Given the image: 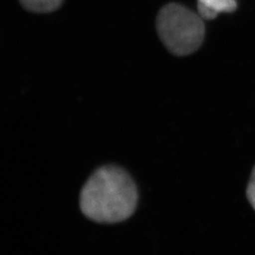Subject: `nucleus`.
I'll return each instance as SVG.
<instances>
[{
	"label": "nucleus",
	"mask_w": 255,
	"mask_h": 255,
	"mask_svg": "<svg viewBox=\"0 0 255 255\" xmlns=\"http://www.w3.org/2000/svg\"><path fill=\"white\" fill-rule=\"evenodd\" d=\"M137 201L136 185L127 171L117 165H104L83 185L80 206L93 221L118 223L134 213Z\"/></svg>",
	"instance_id": "1"
},
{
	"label": "nucleus",
	"mask_w": 255,
	"mask_h": 255,
	"mask_svg": "<svg viewBox=\"0 0 255 255\" xmlns=\"http://www.w3.org/2000/svg\"><path fill=\"white\" fill-rule=\"evenodd\" d=\"M156 27L165 47L178 56L192 54L204 39L205 27L201 15L177 3L160 9Z\"/></svg>",
	"instance_id": "2"
},
{
	"label": "nucleus",
	"mask_w": 255,
	"mask_h": 255,
	"mask_svg": "<svg viewBox=\"0 0 255 255\" xmlns=\"http://www.w3.org/2000/svg\"><path fill=\"white\" fill-rule=\"evenodd\" d=\"M237 8V0H198V13L205 20H213L221 12H233Z\"/></svg>",
	"instance_id": "3"
},
{
	"label": "nucleus",
	"mask_w": 255,
	"mask_h": 255,
	"mask_svg": "<svg viewBox=\"0 0 255 255\" xmlns=\"http://www.w3.org/2000/svg\"><path fill=\"white\" fill-rule=\"evenodd\" d=\"M63 0H20L25 9L33 12H50L62 5Z\"/></svg>",
	"instance_id": "4"
},
{
	"label": "nucleus",
	"mask_w": 255,
	"mask_h": 255,
	"mask_svg": "<svg viewBox=\"0 0 255 255\" xmlns=\"http://www.w3.org/2000/svg\"><path fill=\"white\" fill-rule=\"evenodd\" d=\"M247 197H248V200L250 201V203L252 204V206L255 210V166L253 169L251 181H250V183L247 188Z\"/></svg>",
	"instance_id": "5"
}]
</instances>
